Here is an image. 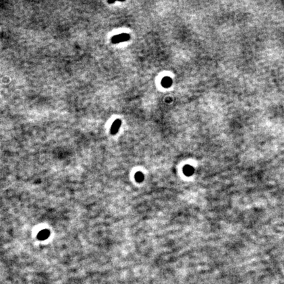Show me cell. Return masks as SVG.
Listing matches in <instances>:
<instances>
[{"mask_svg": "<svg viewBox=\"0 0 284 284\" xmlns=\"http://www.w3.org/2000/svg\"><path fill=\"white\" fill-rule=\"evenodd\" d=\"M135 179L136 181L140 183V182H142L144 180V175L142 172H138L136 173L135 174Z\"/></svg>", "mask_w": 284, "mask_h": 284, "instance_id": "8992f818", "label": "cell"}, {"mask_svg": "<svg viewBox=\"0 0 284 284\" xmlns=\"http://www.w3.org/2000/svg\"><path fill=\"white\" fill-rule=\"evenodd\" d=\"M130 38V36L128 34H120L112 37L111 39V42L112 44H118V43L129 40Z\"/></svg>", "mask_w": 284, "mask_h": 284, "instance_id": "6da1fadb", "label": "cell"}, {"mask_svg": "<svg viewBox=\"0 0 284 284\" xmlns=\"http://www.w3.org/2000/svg\"><path fill=\"white\" fill-rule=\"evenodd\" d=\"M49 234H50V232H49V230L44 229V230L40 231L39 232V233L38 234V238L40 240H45L48 238Z\"/></svg>", "mask_w": 284, "mask_h": 284, "instance_id": "277c9868", "label": "cell"}, {"mask_svg": "<svg viewBox=\"0 0 284 284\" xmlns=\"http://www.w3.org/2000/svg\"><path fill=\"white\" fill-rule=\"evenodd\" d=\"M172 84V80L168 76H165L161 80V85L162 87L168 88H170Z\"/></svg>", "mask_w": 284, "mask_h": 284, "instance_id": "3957f363", "label": "cell"}, {"mask_svg": "<svg viewBox=\"0 0 284 284\" xmlns=\"http://www.w3.org/2000/svg\"><path fill=\"white\" fill-rule=\"evenodd\" d=\"M183 172L186 176H192L194 173V168L191 165L187 164V165H186L183 168Z\"/></svg>", "mask_w": 284, "mask_h": 284, "instance_id": "5b68a950", "label": "cell"}, {"mask_svg": "<svg viewBox=\"0 0 284 284\" xmlns=\"http://www.w3.org/2000/svg\"><path fill=\"white\" fill-rule=\"evenodd\" d=\"M108 3H114V1H108Z\"/></svg>", "mask_w": 284, "mask_h": 284, "instance_id": "52a82bcc", "label": "cell"}, {"mask_svg": "<svg viewBox=\"0 0 284 284\" xmlns=\"http://www.w3.org/2000/svg\"><path fill=\"white\" fill-rule=\"evenodd\" d=\"M121 124H122V122H121L120 119H117V120H114L113 124H112L111 128H110V134H112V135L116 134L118 132L119 128H120Z\"/></svg>", "mask_w": 284, "mask_h": 284, "instance_id": "7a4b0ae2", "label": "cell"}]
</instances>
